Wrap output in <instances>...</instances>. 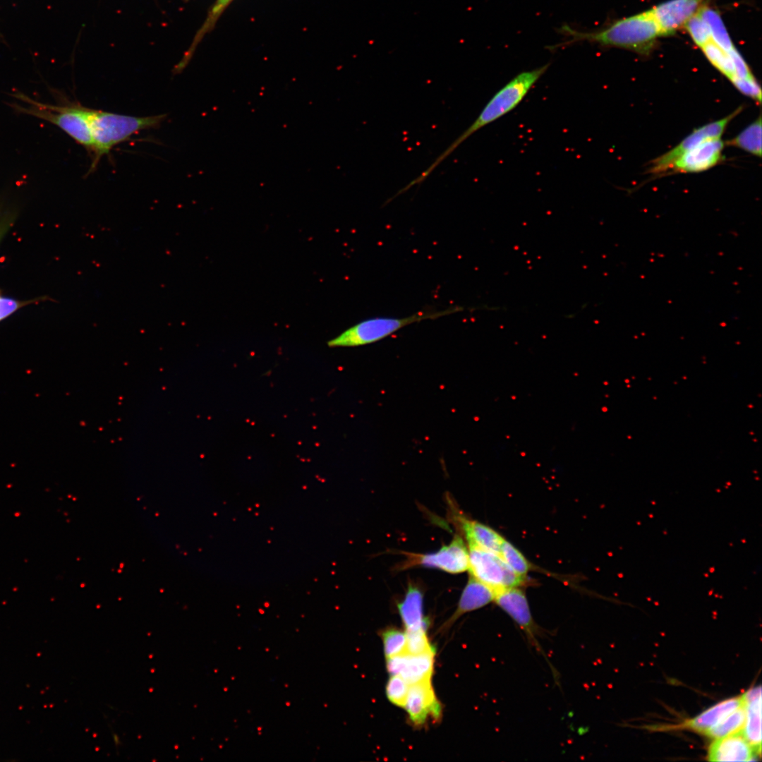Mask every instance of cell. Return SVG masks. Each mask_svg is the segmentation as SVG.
<instances>
[{"instance_id": "obj_18", "label": "cell", "mask_w": 762, "mask_h": 762, "mask_svg": "<svg viewBox=\"0 0 762 762\" xmlns=\"http://www.w3.org/2000/svg\"><path fill=\"white\" fill-rule=\"evenodd\" d=\"M423 595L417 587L408 588L404 598L397 605L406 631L427 628L428 621L423 616Z\"/></svg>"}, {"instance_id": "obj_30", "label": "cell", "mask_w": 762, "mask_h": 762, "mask_svg": "<svg viewBox=\"0 0 762 762\" xmlns=\"http://www.w3.org/2000/svg\"><path fill=\"white\" fill-rule=\"evenodd\" d=\"M29 302H23L18 300L5 297L0 295V321L8 317L18 309Z\"/></svg>"}, {"instance_id": "obj_1", "label": "cell", "mask_w": 762, "mask_h": 762, "mask_svg": "<svg viewBox=\"0 0 762 762\" xmlns=\"http://www.w3.org/2000/svg\"><path fill=\"white\" fill-rule=\"evenodd\" d=\"M558 32L565 37V40L551 46L552 49L586 42L605 47L625 49L642 54H649L656 39L661 36L651 10L614 20L593 31H581L564 24L558 29Z\"/></svg>"}, {"instance_id": "obj_17", "label": "cell", "mask_w": 762, "mask_h": 762, "mask_svg": "<svg viewBox=\"0 0 762 762\" xmlns=\"http://www.w3.org/2000/svg\"><path fill=\"white\" fill-rule=\"evenodd\" d=\"M460 525L467 544L476 545L499 555L505 539L492 528L475 520L460 518Z\"/></svg>"}, {"instance_id": "obj_10", "label": "cell", "mask_w": 762, "mask_h": 762, "mask_svg": "<svg viewBox=\"0 0 762 762\" xmlns=\"http://www.w3.org/2000/svg\"><path fill=\"white\" fill-rule=\"evenodd\" d=\"M706 0H668L653 7L651 13L661 36L671 35L706 5Z\"/></svg>"}, {"instance_id": "obj_4", "label": "cell", "mask_w": 762, "mask_h": 762, "mask_svg": "<svg viewBox=\"0 0 762 762\" xmlns=\"http://www.w3.org/2000/svg\"><path fill=\"white\" fill-rule=\"evenodd\" d=\"M13 97L19 101L11 104L17 111L56 126L92 154L94 145L88 117L90 108L68 100L56 104L43 103L22 92H16Z\"/></svg>"}, {"instance_id": "obj_5", "label": "cell", "mask_w": 762, "mask_h": 762, "mask_svg": "<svg viewBox=\"0 0 762 762\" xmlns=\"http://www.w3.org/2000/svg\"><path fill=\"white\" fill-rule=\"evenodd\" d=\"M461 307H449L440 310H421L405 318L377 317L366 319L346 329L330 339V347H357L379 341L409 325L425 320H434L462 310Z\"/></svg>"}, {"instance_id": "obj_21", "label": "cell", "mask_w": 762, "mask_h": 762, "mask_svg": "<svg viewBox=\"0 0 762 762\" xmlns=\"http://www.w3.org/2000/svg\"><path fill=\"white\" fill-rule=\"evenodd\" d=\"M701 49L708 60L721 73L725 75L732 83L737 80V77L732 55L734 49L727 52L712 40L707 42Z\"/></svg>"}, {"instance_id": "obj_28", "label": "cell", "mask_w": 762, "mask_h": 762, "mask_svg": "<svg viewBox=\"0 0 762 762\" xmlns=\"http://www.w3.org/2000/svg\"><path fill=\"white\" fill-rule=\"evenodd\" d=\"M684 27L694 43L700 48L711 40L709 28L699 11L687 20Z\"/></svg>"}, {"instance_id": "obj_26", "label": "cell", "mask_w": 762, "mask_h": 762, "mask_svg": "<svg viewBox=\"0 0 762 762\" xmlns=\"http://www.w3.org/2000/svg\"><path fill=\"white\" fill-rule=\"evenodd\" d=\"M382 638L386 658L406 652V634L397 629H388L382 632Z\"/></svg>"}, {"instance_id": "obj_25", "label": "cell", "mask_w": 762, "mask_h": 762, "mask_svg": "<svg viewBox=\"0 0 762 762\" xmlns=\"http://www.w3.org/2000/svg\"><path fill=\"white\" fill-rule=\"evenodd\" d=\"M499 555L509 568L520 576H527L533 568L524 554L506 539L502 544Z\"/></svg>"}, {"instance_id": "obj_20", "label": "cell", "mask_w": 762, "mask_h": 762, "mask_svg": "<svg viewBox=\"0 0 762 762\" xmlns=\"http://www.w3.org/2000/svg\"><path fill=\"white\" fill-rule=\"evenodd\" d=\"M434 657L435 649L417 655L408 653L404 667L399 675L409 684L430 680L434 667Z\"/></svg>"}, {"instance_id": "obj_31", "label": "cell", "mask_w": 762, "mask_h": 762, "mask_svg": "<svg viewBox=\"0 0 762 762\" xmlns=\"http://www.w3.org/2000/svg\"><path fill=\"white\" fill-rule=\"evenodd\" d=\"M407 652L387 658V669L390 675H399L404 667Z\"/></svg>"}, {"instance_id": "obj_12", "label": "cell", "mask_w": 762, "mask_h": 762, "mask_svg": "<svg viewBox=\"0 0 762 762\" xmlns=\"http://www.w3.org/2000/svg\"><path fill=\"white\" fill-rule=\"evenodd\" d=\"M404 708L411 722L423 725L429 717L440 719L441 706L435 694L430 680L410 684Z\"/></svg>"}, {"instance_id": "obj_14", "label": "cell", "mask_w": 762, "mask_h": 762, "mask_svg": "<svg viewBox=\"0 0 762 762\" xmlns=\"http://www.w3.org/2000/svg\"><path fill=\"white\" fill-rule=\"evenodd\" d=\"M494 598L492 589L470 576L456 610L443 627H449L462 615L485 607L493 602Z\"/></svg>"}, {"instance_id": "obj_23", "label": "cell", "mask_w": 762, "mask_h": 762, "mask_svg": "<svg viewBox=\"0 0 762 762\" xmlns=\"http://www.w3.org/2000/svg\"><path fill=\"white\" fill-rule=\"evenodd\" d=\"M727 145L741 148L752 155L761 156V119L758 118L738 135L726 143Z\"/></svg>"}, {"instance_id": "obj_3", "label": "cell", "mask_w": 762, "mask_h": 762, "mask_svg": "<svg viewBox=\"0 0 762 762\" xmlns=\"http://www.w3.org/2000/svg\"><path fill=\"white\" fill-rule=\"evenodd\" d=\"M166 116H133L90 108L88 117L94 148L89 173L95 170L101 158L114 146L142 131L159 127Z\"/></svg>"}, {"instance_id": "obj_13", "label": "cell", "mask_w": 762, "mask_h": 762, "mask_svg": "<svg viewBox=\"0 0 762 762\" xmlns=\"http://www.w3.org/2000/svg\"><path fill=\"white\" fill-rule=\"evenodd\" d=\"M757 754L739 732L715 739L709 746L710 761H750Z\"/></svg>"}, {"instance_id": "obj_15", "label": "cell", "mask_w": 762, "mask_h": 762, "mask_svg": "<svg viewBox=\"0 0 762 762\" xmlns=\"http://www.w3.org/2000/svg\"><path fill=\"white\" fill-rule=\"evenodd\" d=\"M742 696L746 711L742 734L755 752L760 755L761 749V686L748 690Z\"/></svg>"}, {"instance_id": "obj_22", "label": "cell", "mask_w": 762, "mask_h": 762, "mask_svg": "<svg viewBox=\"0 0 762 762\" xmlns=\"http://www.w3.org/2000/svg\"><path fill=\"white\" fill-rule=\"evenodd\" d=\"M699 13L709 28L711 40L727 52L733 49L734 46L719 13L706 5Z\"/></svg>"}, {"instance_id": "obj_29", "label": "cell", "mask_w": 762, "mask_h": 762, "mask_svg": "<svg viewBox=\"0 0 762 762\" xmlns=\"http://www.w3.org/2000/svg\"><path fill=\"white\" fill-rule=\"evenodd\" d=\"M426 629L427 628H421L415 631H406V651L408 653L417 655L434 649L429 643L426 634Z\"/></svg>"}, {"instance_id": "obj_32", "label": "cell", "mask_w": 762, "mask_h": 762, "mask_svg": "<svg viewBox=\"0 0 762 762\" xmlns=\"http://www.w3.org/2000/svg\"><path fill=\"white\" fill-rule=\"evenodd\" d=\"M13 214L0 206V239L3 237L13 221Z\"/></svg>"}, {"instance_id": "obj_19", "label": "cell", "mask_w": 762, "mask_h": 762, "mask_svg": "<svg viewBox=\"0 0 762 762\" xmlns=\"http://www.w3.org/2000/svg\"><path fill=\"white\" fill-rule=\"evenodd\" d=\"M233 1L215 0L210 8L202 25L195 33L190 47L185 52L182 59L176 66L174 70L176 73L181 72L188 65L200 42L207 33L214 29L219 18Z\"/></svg>"}, {"instance_id": "obj_11", "label": "cell", "mask_w": 762, "mask_h": 762, "mask_svg": "<svg viewBox=\"0 0 762 762\" xmlns=\"http://www.w3.org/2000/svg\"><path fill=\"white\" fill-rule=\"evenodd\" d=\"M724 146L721 138L706 140L680 157L667 171L687 173L709 169L722 161Z\"/></svg>"}, {"instance_id": "obj_27", "label": "cell", "mask_w": 762, "mask_h": 762, "mask_svg": "<svg viewBox=\"0 0 762 762\" xmlns=\"http://www.w3.org/2000/svg\"><path fill=\"white\" fill-rule=\"evenodd\" d=\"M410 684L400 675H391L386 686V695L395 706L404 708Z\"/></svg>"}, {"instance_id": "obj_9", "label": "cell", "mask_w": 762, "mask_h": 762, "mask_svg": "<svg viewBox=\"0 0 762 762\" xmlns=\"http://www.w3.org/2000/svg\"><path fill=\"white\" fill-rule=\"evenodd\" d=\"M411 564L435 568L450 574H459L468 569V546L463 538L455 536L452 540L437 551L412 557Z\"/></svg>"}, {"instance_id": "obj_8", "label": "cell", "mask_w": 762, "mask_h": 762, "mask_svg": "<svg viewBox=\"0 0 762 762\" xmlns=\"http://www.w3.org/2000/svg\"><path fill=\"white\" fill-rule=\"evenodd\" d=\"M742 109L740 107L728 116L695 129L676 147L653 159L648 172L655 175L665 174L676 160L698 144L708 139L721 138L730 122Z\"/></svg>"}, {"instance_id": "obj_16", "label": "cell", "mask_w": 762, "mask_h": 762, "mask_svg": "<svg viewBox=\"0 0 762 762\" xmlns=\"http://www.w3.org/2000/svg\"><path fill=\"white\" fill-rule=\"evenodd\" d=\"M743 704H744V701L742 695L724 700L710 707L697 716L688 720L683 726L698 733L705 734L708 730Z\"/></svg>"}, {"instance_id": "obj_2", "label": "cell", "mask_w": 762, "mask_h": 762, "mask_svg": "<svg viewBox=\"0 0 762 762\" xmlns=\"http://www.w3.org/2000/svg\"><path fill=\"white\" fill-rule=\"evenodd\" d=\"M550 64L521 72L500 88L488 101L476 120L420 175L411 181L412 185L423 183L435 168L461 143L483 127L497 121L514 109L525 98L536 83L546 72Z\"/></svg>"}, {"instance_id": "obj_7", "label": "cell", "mask_w": 762, "mask_h": 762, "mask_svg": "<svg viewBox=\"0 0 762 762\" xmlns=\"http://www.w3.org/2000/svg\"><path fill=\"white\" fill-rule=\"evenodd\" d=\"M493 602L520 628L528 643L538 652L544 654L538 641L543 632L533 617L522 587H512L496 591Z\"/></svg>"}, {"instance_id": "obj_6", "label": "cell", "mask_w": 762, "mask_h": 762, "mask_svg": "<svg viewBox=\"0 0 762 762\" xmlns=\"http://www.w3.org/2000/svg\"><path fill=\"white\" fill-rule=\"evenodd\" d=\"M467 546L470 576L495 593L504 588L524 587L530 583L526 576H520L509 568L499 555L472 544Z\"/></svg>"}, {"instance_id": "obj_24", "label": "cell", "mask_w": 762, "mask_h": 762, "mask_svg": "<svg viewBox=\"0 0 762 762\" xmlns=\"http://www.w3.org/2000/svg\"><path fill=\"white\" fill-rule=\"evenodd\" d=\"M745 703L708 730L705 735L718 739L742 732L746 720Z\"/></svg>"}]
</instances>
